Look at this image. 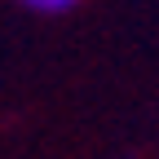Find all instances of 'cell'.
<instances>
[{
  "instance_id": "obj_1",
  "label": "cell",
  "mask_w": 159,
  "mask_h": 159,
  "mask_svg": "<svg viewBox=\"0 0 159 159\" xmlns=\"http://www.w3.org/2000/svg\"><path fill=\"white\" fill-rule=\"evenodd\" d=\"M27 9H35V13H66V9H75L80 0H22Z\"/></svg>"
}]
</instances>
